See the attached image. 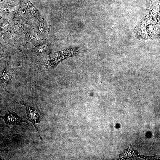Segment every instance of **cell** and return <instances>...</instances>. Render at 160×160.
<instances>
[{
    "label": "cell",
    "instance_id": "3957f363",
    "mask_svg": "<svg viewBox=\"0 0 160 160\" xmlns=\"http://www.w3.org/2000/svg\"><path fill=\"white\" fill-rule=\"evenodd\" d=\"M12 55L10 54L9 60L5 67L0 71V86L8 93L9 92L12 83L13 70L11 65Z\"/></svg>",
    "mask_w": 160,
    "mask_h": 160
},
{
    "label": "cell",
    "instance_id": "6da1fadb",
    "mask_svg": "<svg viewBox=\"0 0 160 160\" xmlns=\"http://www.w3.org/2000/svg\"><path fill=\"white\" fill-rule=\"evenodd\" d=\"M80 49L76 46L69 47L57 52H49L46 57L40 61L42 68L47 70L55 68L63 60L69 57L78 55Z\"/></svg>",
    "mask_w": 160,
    "mask_h": 160
},
{
    "label": "cell",
    "instance_id": "5b68a950",
    "mask_svg": "<svg viewBox=\"0 0 160 160\" xmlns=\"http://www.w3.org/2000/svg\"><path fill=\"white\" fill-rule=\"evenodd\" d=\"M8 113L5 111V114L3 116H0V118L4 121L6 127L10 128L9 126L14 125L22 126L21 123L25 122L28 124L27 121L24 120L17 114L15 112L8 110Z\"/></svg>",
    "mask_w": 160,
    "mask_h": 160
},
{
    "label": "cell",
    "instance_id": "7a4b0ae2",
    "mask_svg": "<svg viewBox=\"0 0 160 160\" xmlns=\"http://www.w3.org/2000/svg\"><path fill=\"white\" fill-rule=\"evenodd\" d=\"M31 89L28 97V101L23 103H18V104L22 105L24 106L26 108V111L27 115V118L26 120L29 121L32 123L35 128L38 131L40 138L41 140H43L42 137V132L40 126L41 112L38 108L32 106L30 103V96Z\"/></svg>",
    "mask_w": 160,
    "mask_h": 160
},
{
    "label": "cell",
    "instance_id": "277c9868",
    "mask_svg": "<svg viewBox=\"0 0 160 160\" xmlns=\"http://www.w3.org/2000/svg\"><path fill=\"white\" fill-rule=\"evenodd\" d=\"M55 37L54 35H53L48 39L37 44L34 48L27 50L26 53V57L30 58L35 56L48 53Z\"/></svg>",
    "mask_w": 160,
    "mask_h": 160
}]
</instances>
